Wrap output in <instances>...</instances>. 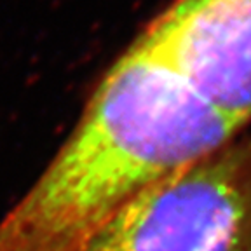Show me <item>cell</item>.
Masks as SVG:
<instances>
[{
    "instance_id": "obj_3",
    "label": "cell",
    "mask_w": 251,
    "mask_h": 251,
    "mask_svg": "<svg viewBox=\"0 0 251 251\" xmlns=\"http://www.w3.org/2000/svg\"><path fill=\"white\" fill-rule=\"evenodd\" d=\"M199 98L251 126V0H171L140 33Z\"/></svg>"
},
{
    "instance_id": "obj_2",
    "label": "cell",
    "mask_w": 251,
    "mask_h": 251,
    "mask_svg": "<svg viewBox=\"0 0 251 251\" xmlns=\"http://www.w3.org/2000/svg\"><path fill=\"white\" fill-rule=\"evenodd\" d=\"M78 251H251V126L143 187Z\"/></svg>"
},
{
    "instance_id": "obj_1",
    "label": "cell",
    "mask_w": 251,
    "mask_h": 251,
    "mask_svg": "<svg viewBox=\"0 0 251 251\" xmlns=\"http://www.w3.org/2000/svg\"><path fill=\"white\" fill-rule=\"evenodd\" d=\"M243 129L138 35L100 78L42 175L0 220V251H78L143 187Z\"/></svg>"
}]
</instances>
